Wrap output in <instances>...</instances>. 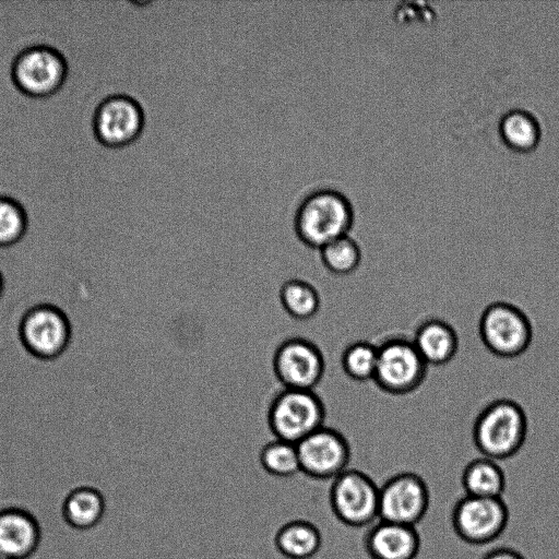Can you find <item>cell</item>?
<instances>
[{"label": "cell", "mask_w": 559, "mask_h": 559, "mask_svg": "<svg viewBox=\"0 0 559 559\" xmlns=\"http://www.w3.org/2000/svg\"><path fill=\"white\" fill-rule=\"evenodd\" d=\"M355 211L348 195L335 188L311 192L297 210L295 228L300 241L320 250L333 240L349 235Z\"/></svg>", "instance_id": "6da1fadb"}, {"label": "cell", "mask_w": 559, "mask_h": 559, "mask_svg": "<svg viewBox=\"0 0 559 559\" xmlns=\"http://www.w3.org/2000/svg\"><path fill=\"white\" fill-rule=\"evenodd\" d=\"M528 421L523 407L510 399L486 405L473 426V441L478 452L493 461L513 457L523 447Z\"/></svg>", "instance_id": "7a4b0ae2"}, {"label": "cell", "mask_w": 559, "mask_h": 559, "mask_svg": "<svg viewBox=\"0 0 559 559\" xmlns=\"http://www.w3.org/2000/svg\"><path fill=\"white\" fill-rule=\"evenodd\" d=\"M378 347V361L373 382L383 392L406 395L424 382L428 365L419 355L412 338L391 335Z\"/></svg>", "instance_id": "3957f363"}, {"label": "cell", "mask_w": 559, "mask_h": 559, "mask_svg": "<svg viewBox=\"0 0 559 559\" xmlns=\"http://www.w3.org/2000/svg\"><path fill=\"white\" fill-rule=\"evenodd\" d=\"M267 420L276 439L297 444L324 426L325 407L314 391L284 389L272 401Z\"/></svg>", "instance_id": "277c9868"}, {"label": "cell", "mask_w": 559, "mask_h": 559, "mask_svg": "<svg viewBox=\"0 0 559 559\" xmlns=\"http://www.w3.org/2000/svg\"><path fill=\"white\" fill-rule=\"evenodd\" d=\"M478 331L485 347L500 358L521 356L533 338V326L527 314L508 301L489 304L480 314Z\"/></svg>", "instance_id": "5b68a950"}, {"label": "cell", "mask_w": 559, "mask_h": 559, "mask_svg": "<svg viewBox=\"0 0 559 559\" xmlns=\"http://www.w3.org/2000/svg\"><path fill=\"white\" fill-rule=\"evenodd\" d=\"M334 516L349 527H365L379 520V487L365 472L347 468L330 486Z\"/></svg>", "instance_id": "8992f818"}, {"label": "cell", "mask_w": 559, "mask_h": 559, "mask_svg": "<svg viewBox=\"0 0 559 559\" xmlns=\"http://www.w3.org/2000/svg\"><path fill=\"white\" fill-rule=\"evenodd\" d=\"M510 512L503 498L463 496L453 506L451 524L465 544L488 545L506 531Z\"/></svg>", "instance_id": "52a82bcc"}, {"label": "cell", "mask_w": 559, "mask_h": 559, "mask_svg": "<svg viewBox=\"0 0 559 559\" xmlns=\"http://www.w3.org/2000/svg\"><path fill=\"white\" fill-rule=\"evenodd\" d=\"M429 504L428 485L416 473H397L379 487V520L416 526Z\"/></svg>", "instance_id": "ba28073f"}, {"label": "cell", "mask_w": 559, "mask_h": 559, "mask_svg": "<svg viewBox=\"0 0 559 559\" xmlns=\"http://www.w3.org/2000/svg\"><path fill=\"white\" fill-rule=\"evenodd\" d=\"M300 472L313 479L333 480L348 468L350 447L338 430L321 427L296 444Z\"/></svg>", "instance_id": "9c48e42d"}, {"label": "cell", "mask_w": 559, "mask_h": 559, "mask_svg": "<svg viewBox=\"0 0 559 559\" xmlns=\"http://www.w3.org/2000/svg\"><path fill=\"white\" fill-rule=\"evenodd\" d=\"M273 369L284 389L314 391L324 374L325 361L314 343L292 337L276 348Z\"/></svg>", "instance_id": "30bf717a"}, {"label": "cell", "mask_w": 559, "mask_h": 559, "mask_svg": "<svg viewBox=\"0 0 559 559\" xmlns=\"http://www.w3.org/2000/svg\"><path fill=\"white\" fill-rule=\"evenodd\" d=\"M67 75V64L55 49L44 46L23 51L13 66L17 86L35 97L51 95L60 88Z\"/></svg>", "instance_id": "8fae6325"}, {"label": "cell", "mask_w": 559, "mask_h": 559, "mask_svg": "<svg viewBox=\"0 0 559 559\" xmlns=\"http://www.w3.org/2000/svg\"><path fill=\"white\" fill-rule=\"evenodd\" d=\"M21 334L24 344L34 355L52 358L66 348L70 338V324L60 309L41 305L26 313Z\"/></svg>", "instance_id": "7c38bea8"}, {"label": "cell", "mask_w": 559, "mask_h": 559, "mask_svg": "<svg viewBox=\"0 0 559 559\" xmlns=\"http://www.w3.org/2000/svg\"><path fill=\"white\" fill-rule=\"evenodd\" d=\"M143 128V109L134 98L127 95L107 98L96 112V134L109 146H122L133 142Z\"/></svg>", "instance_id": "4fadbf2b"}, {"label": "cell", "mask_w": 559, "mask_h": 559, "mask_svg": "<svg viewBox=\"0 0 559 559\" xmlns=\"http://www.w3.org/2000/svg\"><path fill=\"white\" fill-rule=\"evenodd\" d=\"M421 539L416 526L378 520L364 536V548L370 559H415Z\"/></svg>", "instance_id": "5bb4252c"}, {"label": "cell", "mask_w": 559, "mask_h": 559, "mask_svg": "<svg viewBox=\"0 0 559 559\" xmlns=\"http://www.w3.org/2000/svg\"><path fill=\"white\" fill-rule=\"evenodd\" d=\"M40 540V524L33 513L19 507L0 509V557L28 559Z\"/></svg>", "instance_id": "9a60e30c"}, {"label": "cell", "mask_w": 559, "mask_h": 559, "mask_svg": "<svg viewBox=\"0 0 559 559\" xmlns=\"http://www.w3.org/2000/svg\"><path fill=\"white\" fill-rule=\"evenodd\" d=\"M412 340L428 366H442L450 362L456 355L460 344L454 328L438 318L421 322Z\"/></svg>", "instance_id": "2e32d148"}, {"label": "cell", "mask_w": 559, "mask_h": 559, "mask_svg": "<svg viewBox=\"0 0 559 559\" xmlns=\"http://www.w3.org/2000/svg\"><path fill=\"white\" fill-rule=\"evenodd\" d=\"M106 500L95 487L82 485L73 488L61 507L64 522L78 531L95 527L104 518Z\"/></svg>", "instance_id": "e0dca14e"}, {"label": "cell", "mask_w": 559, "mask_h": 559, "mask_svg": "<svg viewBox=\"0 0 559 559\" xmlns=\"http://www.w3.org/2000/svg\"><path fill=\"white\" fill-rule=\"evenodd\" d=\"M277 551L287 559H311L322 545L320 530L307 520H293L283 524L274 536Z\"/></svg>", "instance_id": "ac0fdd59"}, {"label": "cell", "mask_w": 559, "mask_h": 559, "mask_svg": "<svg viewBox=\"0 0 559 559\" xmlns=\"http://www.w3.org/2000/svg\"><path fill=\"white\" fill-rule=\"evenodd\" d=\"M465 495L481 498H502L507 479L497 461L481 456L468 462L461 476Z\"/></svg>", "instance_id": "d6986e66"}, {"label": "cell", "mask_w": 559, "mask_h": 559, "mask_svg": "<svg viewBox=\"0 0 559 559\" xmlns=\"http://www.w3.org/2000/svg\"><path fill=\"white\" fill-rule=\"evenodd\" d=\"M499 133L509 148L526 153L537 147L542 129L532 112L524 109H512L501 117Z\"/></svg>", "instance_id": "ffe728a7"}, {"label": "cell", "mask_w": 559, "mask_h": 559, "mask_svg": "<svg viewBox=\"0 0 559 559\" xmlns=\"http://www.w3.org/2000/svg\"><path fill=\"white\" fill-rule=\"evenodd\" d=\"M280 300L287 314L300 321L313 318L321 305L318 289L298 278L288 280L281 286Z\"/></svg>", "instance_id": "44dd1931"}, {"label": "cell", "mask_w": 559, "mask_h": 559, "mask_svg": "<svg viewBox=\"0 0 559 559\" xmlns=\"http://www.w3.org/2000/svg\"><path fill=\"white\" fill-rule=\"evenodd\" d=\"M323 266L335 275H348L357 270L361 261V250L349 235L328 243L319 250Z\"/></svg>", "instance_id": "7402d4cb"}, {"label": "cell", "mask_w": 559, "mask_h": 559, "mask_svg": "<svg viewBox=\"0 0 559 559\" xmlns=\"http://www.w3.org/2000/svg\"><path fill=\"white\" fill-rule=\"evenodd\" d=\"M260 464L270 475L292 477L300 472L297 445L276 439L267 442L260 452Z\"/></svg>", "instance_id": "603a6c76"}, {"label": "cell", "mask_w": 559, "mask_h": 559, "mask_svg": "<svg viewBox=\"0 0 559 559\" xmlns=\"http://www.w3.org/2000/svg\"><path fill=\"white\" fill-rule=\"evenodd\" d=\"M378 361L377 344L368 341L350 343L341 357L342 369L352 380H373Z\"/></svg>", "instance_id": "cb8c5ba5"}, {"label": "cell", "mask_w": 559, "mask_h": 559, "mask_svg": "<svg viewBox=\"0 0 559 559\" xmlns=\"http://www.w3.org/2000/svg\"><path fill=\"white\" fill-rule=\"evenodd\" d=\"M26 226L25 214L14 201L0 198V247L15 243Z\"/></svg>", "instance_id": "d4e9b609"}, {"label": "cell", "mask_w": 559, "mask_h": 559, "mask_svg": "<svg viewBox=\"0 0 559 559\" xmlns=\"http://www.w3.org/2000/svg\"><path fill=\"white\" fill-rule=\"evenodd\" d=\"M481 559H525L524 556L511 547H497L488 551Z\"/></svg>", "instance_id": "484cf974"}, {"label": "cell", "mask_w": 559, "mask_h": 559, "mask_svg": "<svg viewBox=\"0 0 559 559\" xmlns=\"http://www.w3.org/2000/svg\"><path fill=\"white\" fill-rule=\"evenodd\" d=\"M2 293V277H1V274H0V295Z\"/></svg>", "instance_id": "4316f807"}, {"label": "cell", "mask_w": 559, "mask_h": 559, "mask_svg": "<svg viewBox=\"0 0 559 559\" xmlns=\"http://www.w3.org/2000/svg\"><path fill=\"white\" fill-rule=\"evenodd\" d=\"M0 559H8V558H2V557H0Z\"/></svg>", "instance_id": "83f0119b"}]
</instances>
